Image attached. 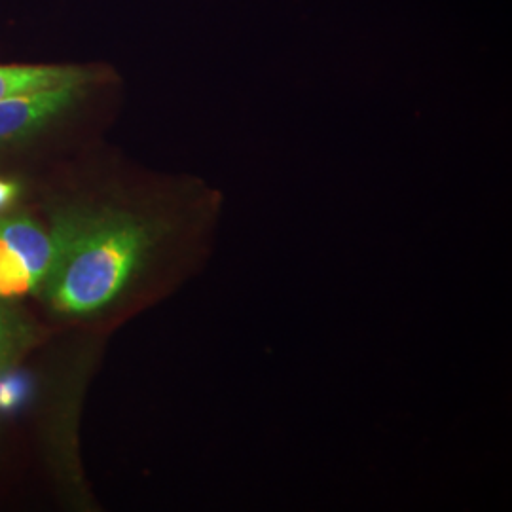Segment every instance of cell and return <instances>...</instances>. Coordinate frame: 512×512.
Instances as JSON below:
<instances>
[{"instance_id":"cell-1","label":"cell","mask_w":512,"mask_h":512,"mask_svg":"<svg viewBox=\"0 0 512 512\" xmlns=\"http://www.w3.org/2000/svg\"><path fill=\"white\" fill-rule=\"evenodd\" d=\"M224 196L200 179L177 184L162 205L84 200L50 226L54 256L40 291L54 310L99 317L122 310L169 253L205 266L217 253Z\"/></svg>"},{"instance_id":"cell-2","label":"cell","mask_w":512,"mask_h":512,"mask_svg":"<svg viewBox=\"0 0 512 512\" xmlns=\"http://www.w3.org/2000/svg\"><path fill=\"white\" fill-rule=\"evenodd\" d=\"M54 239L23 215L0 217V298L37 293L50 270Z\"/></svg>"},{"instance_id":"cell-3","label":"cell","mask_w":512,"mask_h":512,"mask_svg":"<svg viewBox=\"0 0 512 512\" xmlns=\"http://www.w3.org/2000/svg\"><path fill=\"white\" fill-rule=\"evenodd\" d=\"M105 76L92 74L84 80L57 86L44 92L29 93L0 101V145L31 137L59 116L80 107L101 84Z\"/></svg>"},{"instance_id":"cell-4","label":"cell","mask_w":512,"mask_h":512,"mask_svg":"<svg viewBox=\"0 0 512 512\" xmlns=\"http://www.w3.org/2000/svg\"><path fill=\"white\" fill-rule=\"evenodd\" d=\"M88 67H0V101L52 90L92 76Z\"/></svg>"},{"instance_id":"cell-5","label":"cell","mask_w":512,"mask_h":512,"mask_svg":"<svg viewBox=\"0 0 512 512\" xmlns=\"http://www.w3.org/2000/svg\"><path fill=\"white\" fill-rule=\"evenodd\" d=\"M14 349V332L10 329L8 321L0 313V370L8 363Z\"/></svg>"},{"instance_id":"cell-6","label":"cell","mask_w":512,"mask_h":512,"mask_svg":"<svg viewBox=\"0 0 512 512\" xmlns=\"http://www.w3.org/2000/svg\"><path fill=\"white\" fill-rule=\"evenodd\" d=\"M19 186L14 181L0 179V211L10 207L18 198Z\"/></svg>"}]
</instances>
